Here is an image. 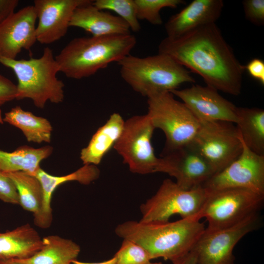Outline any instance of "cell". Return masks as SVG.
I'll return each mask as SVG.
<instances>
[{"mask_svg":"<svg viewBox=\"0 0 264 264\" xmlns=\"http://www.w3.org/2000/svg\"><path fill=\"white\" fill-rule=\"evenodd\" d=\"M158 51L198 74L206 86L234 96L241 93L244 66L237 59L216 23L176 38L166 37L159 44Z\"/></svg>","mask_w":264,"mask_h":264,"instance_id":"1","label":"cell"},{"mask_svg":"<svg viewBox=\"0 0 264 264\" xmlns=\"http://www.w3.org/2000/svg\"><path fill=\"white\" fill-rule=\"evenodd\" d=\"M205 229L196 218L173 222L130 220L117 225L116 234L142 247L152 260L162 258L172 262L190 252Z\"/></svg>","mask_w":264,"mask_h":264,"instance_id":"2","label":"cell"},{"mask_svg":"<svg viewBox=\"0 0 264 264\" xmlns=\"http://www.w3.org/2000/svg\"><path fill=\"white\" fill-rule=\"evenodd\" d=\"M136 39L131 34L80 37L70 41L56 56L60 71L67 77H88L130 54Z\"/></svg>","mask_w":264,"mask_h":264,"instance_id":"3","label":"cell"},{"mask_svg":"<svg viewBox=\"0 0 264 264\" xmlns=\"http://www.w3.org/2000/svg\"><path fill=\"white\" fill-rule=\"evenodd\" d=\"M117 63L123 80L135 92L147 98L171 92L183 83L196 82L187 68L164 54L145 57L129 54Z\"/></svg>","mask_w":264,"mask_h":264,"instance_id":"4","label":"cell"},{"mask_svg":"<svg viewBox=\"0 0 264 264\" xmlns=\"http://www.w3.org/2000/svg\"><path fill=\"white\" fill-rule=\"evenodd\" d=\"M0 64L11 69L16 76V99H30L39 109H43L48 101L55 104L63 101L65 85L57 77L59 67L51 48L45 47L39 58L0 57Z\"/></svg>","mask_w":264,"mask_h":264,"instance_id":"5","label":"cell"},{"mask_svg":"<svg viewBox=\"0 0 264 264\" xmlns=\"http://www.w3.org/2000/svg\"><path fill=\"white\" fill-rule=\"evenodd\" d=\"M147 114L155 129L161 130L166 137L164 150L190 144L198 131V119L182 102L170 92L148 98Z\"/></svg>","mask_w":264,"mask_h":264,"instance_id":"6","label":"cell"},{"mask_svg":"<svg viewBox=\"0 0 264 264\" xmlns=\"http://www.w3.org/2000/svg\"><path fill=\"white\" fill-rule=\"evenodd\" d=\"M206 191L207 197L198 218L206 219L208 226L205 229L208 230L231 227L257 214L264 200V195L245 189Z\"/></svg>","mask_w":264,"mask_h":264,"instance_id":"7","label":"cell"},{"mask_svg":"<svg viewBox=\"0 0 264 264\" xmlns=\"http://www.w3.org/2000/svg\"><path fill=\"white\" fill-rule=\"evenodd\" d=\"M207 195L203 187L187 190L170 179L163 180L156 193L140 207L141 221L167 222L179 215L181 219L198 218Z\"/></svg>","mask_w":264,"mask_h":264,"instance_id":"8","label":"cell"},{"mask_svg":"<svg viewBox=\"0 0 264 264\" xmlns=\"http://www.w3.org/2000/svg\"><path fill=\"white\" fill-rule=\"evenodd\" d=\"M154 129L147 114L134 115L125 121L122 132L113 148L132 173H155L159 158L151 142Z\"/></svg>","mask_w":264,"mask_h":264,"instance_id":"9","label":"cell"},{"mask_svg":"<svg viewBox=\"0 0 264 264\" xmlns=\"http://www.w3.org/2000/svg\"><path fill=\"white\" fill-rule=\"evenodd\" d=\"M199 122V129L190 144L216 174L239 156L242 150V141L236 126L233 123Z\"/></svg>","mask_w":264,"mask_h":264,"instance_id":"10","label":"cell"},{"mask_svg":"<svg viewBox=\"0 0 264 264\" xmlns=\"http://www.w3.org/2000/svg\"><path fill=\"white\" fill-rule=\"evenodd\" d=\"M260 223L257 213L231 227L205 229L192 249L196 254L198 264H234L235 246L244 236L258 229Z\"/></svg>","mask_w":264,"mask_h":264,"instance_id":"11","label":"cell"},{"mask_svg":"<svg viewBox=\"0 0 264 264\" xmlns=\"http://www.w3.org/2000/svg\"><path fill=\"white\" fill-rule=\"evenodd\" d=\"M156 172L174 177L178 185L187 190L202 187L215 174L210 164L190 144L163 150Z\"/></svg>","mask_w":264,"mask_h":264,"instance_id":"12","label":"cell"},{"mask_svg":"<svg viewBox=\"0 0 264 264\" xmlns=\"http://www.w3.org/2000/svg\"><path fill=\"white\" fill-rule=\"evenodd\" d=\"M241 140V154L203 184L207 191L242 188L264 195V155L251 151Z\"/></svg>","mask_w":264,"mask_h":264,"instance_id":"13","label":"cell"},{"mask_svg":"<svg viewBox=\"0 0 264 264\" xmlns=\"http://www.w3.org/2000/svg\"><path fill=\"white\" fill-rule=\"evenodd\" d=\"M171 92L181 99L200 122L221 121L236 124L238 120V107L210 87L193 85Z\"/></svg>","mask_w":264,"mask_h":264,"instance_id":"14","label":"cell"},{"mask_svg":"<svg viewBox=\"0 0 264 264\" xmlns=\"http://www.w3.org/2000/svg\"><path fill=\"white\" fill-rule=\"evenodd\" d=\"M91 0H35L38 25L37 41L42 44L54 43L67 33L73 14L80 6Z\"/></svg>","mask_w":264,"mask_h":264,"instance_id":"15","label":"cell"},{"mask_svg":"<svg viewBox=\"0 0 264 264\" xmlns=\"http://www.w3.org/2000/svg\"><path fill=\"white\" fill-rule=\"evenodd\" d=\"M37 20L33 5H28L0 24V57L16 59L22 49L30 50L37 41Z\"/></svg>","mask_w":264,"mask_h":264,"instance_id":"16","label":"cell"},{"mask_svg":"<svg viewBox=\"0 0 264 264\" xmlns=\"http://www.w3.org/2000/svg\"><path fill=\"white\" fill-rule=\"evenodd\" d=\"M100 171L96 166L84 164L76 171L63 176L51 175L41 167L33 175L39 180L43 190V199L38 213L34 216V224L41 228H47L53 220L51 200L55 189L60 185L69 181H77L88 185L97 180Z\"/></svg>","mask_w":264,"mask_h":264,"instance_id":"17","label":"cell"},{"mask_svg":"<svg viewBox=\"0 0 264 264\" xmlns=\"http://www.w3.org/2000/svg\"><path fill=\"white\" fill-rule=\"evenodd\" d=\"M224 6L222 0H194L165 24L167 37L181 36L202 25L216 23Z\"/></svg>","mask_w":264,"mask_h":264,"instance_id":"18","label":"cell"},{"mask_svg":"<svg viewBox=\"0 0 264 264\" xmlns=\"http://www.w3.org/2000/svg\"><path fill=\"white\" fill-rule=\"evenodd\" d=\"M93 1L75 9L70 26L82 28L93 36L131 34L130 27L124 20L99 9Z\"/></svg>","mask_w":264,"mask_h":264,"instance_id":"19","label":"cell"},{"mask_svg":"<svg viewBox=\"0 0 264 264\" xmlns=\"http://www.w3.org/2000/svg\"><path fill=\"white\" fill-rule=\"evenodd\" d=\"M42 244L43 238L29 223L0 233V261L27 259L37 252Z\"/></svg>","mask_w":264,"mask_h":264,"instance_id":"20","label":"cell"},{"mask_svg":"<svg viewBox=\"0 0 264 264\" xmlns=\"http://www.w3.org/2000/svg\"><path fill=\"white\" fill-rule=\"evenodd\" d=\"M124 123L120 114H112L93 135L88 146L82 149L80 159L83 164L95 166L99 164L120 137Z\"/></svg>","mask_w":264,"mask_h":264,"instance_id":"21","label":"cell"},{"mask_svg":"<svg viewBox=\"0 0 264 264\" xmlns=\"http://www.w3.org/2000/svg\"><path fill=\"white\" fill-rule=\"evenodd\" d=\"M80 251V246L71 240L52 235L43 238L42 246L31 257L17 260L25 264H71Z\"/></svg>","mask_w":264,"mask_h":264,"instance_id":"22","label":"cell"},{"mask_svg":"<svg viewBox=\"0 0 264 264\" xmlns=\"http://www.w3.org/2000/svg\"><path fill=\"white\" fill-rule=\"evenodd\" d=\"M237 114L235 124L242 141L252 152L264 155V110L237 107Z\"/></svg>","mask_w":264,"mask_h":264,"instance_id":"23","label":"cell"},{"mask_svg":"<svg viewBox=\"0 0 264 264\" xmlns=\"http://www.w3.org/2000/svg\"><path fill=\"white\" fill-rule=\"evenodd\" d=\"M53 149L50 146L39 148L22 146L12 152L0 151V171H23L33 175L40 167V162L51 154Z\"/></svg>","mask_w":264,"mask_h":264,"instance_id":"24","label":"cell"},{"mask_svg":"<svg viewBox=\"0 0 264 264\" xmlns=\"http://www.w3.org/2000/svg\"><path fill=\"white\" fill-rule=\"evenodd\" d=\"M3 122L20 129L28 142L49 143L52 127L46 118L37 116L20 106L13 108L4 114Z\"/></svg>","mask_w":264,"mask_h":264,"instance_id":"25","label":"cell"},{"mask_svg":"<svg viewBox=\"0 0 264 264\" xmlns=\"http://www.w3.org/2000/svg\"><path fill=\"white\" fill-rule=\"evenodd\" d=\"M4 173L12 179L16 186L19 204L33 216L36 215L43 199L42 187L38 178L23 171Z\"/></svg>","mask_w":264,"mask_h":264,"instance_id":"26","label":"cell"},{"mask_svg":"<svg viewBox=\"0 0 264 264\" xmlns=\"http://www.w3.org/2000/svg\"><path fill=\"white\" fill-rule=\"evenodd\" d=\"M93 4L101 10H111L117 14L132 31L136 32L140 30L134 0H93Z\"/></svg>","mask_w":264,"mask_h":264,"instance_id":"27","label":"cell"},{"mask_svg":"<svg viewBox=\"0 0 264 264\" xmlns=\"http://www.w3.org/2000/svg\"><path fill=\"white\" fill-rule=\"evenodd\" d=\"M138 20H146L155 25L162 23L160 10L165 7L176 8L183 0H134Z\"/></svg>","mask_w":264,"mask_h":264,"instance_id":"28","label":"cell"},{"mask_svg":"<svg viewBox=\"0 0 264 264\" xmlns=\"http://www.w3.org/2000/svg\"><path fill=\"white\" fill-rule=\"evenodd\" d=\"M116 264H153L149 253L138 244L124 239L113 256Z\"/></svg>","mask_w":264,"mask_h":264,"instance_id":"29","label":"cell"},{"mask_svg":"<svg viewBox=\"0 0 264 264\" xmlns=\"http://www.w3.org/2000/svg\"><path fill=\"white\" fill-rule=\"evenodd\" d=\"M246 19L253 24H264V0H244L242 1Z\"/></svg>","mask_w":264,"mask_h":264,"instance_id":"30","label":"cell"},{"mask_svg":"<svg viewBox=\"0 0 264 264\" xmlns=\"http://www.w3.org/2000/svg\"><path fill=\"white\" fill-rule=\"evenodd\" d=\"M0 200L4 202L19 204L16 186L12 179L4 172L0 171Z\"/></svg>","mask_w":264,"mask_h":264,"instance_id":"31","label":"cell"},{"mask_svg":"<svg viewBox=\"0 0 264 264\" xmlns=\"http://www.w3.org/2000/svg\"><path fill=\"white\" fill-rule=\"evenodd\" d=\"M17 86L10 79L0 74V107L16 99Z\"/></svg>","mask_w":264,"mask_h":264,"instance_id":"32","label":"cell"},{"mask_svg":"<svg viewBox=\"0 0 264 264\" xmlns=\"http://www.w3.org/2000/svg\"><path fill=\"white\" fill-rule=\"evenodd\" d=\"M244 69L252 78L264 85V62L259 58L250 60L244 66Z\"/></svg>","mask_w":264,"mask_h":264,"instance_id":"33","label":"cell"},{"mask_svg":"<svg viewBox=\"0 0 264 264\" xmlns=\"http://www.w3.org/2000/svg\"><path fill=\"white\" fill-rule=\"evenodd\" d=\"M18 3V0H0V24L15 12Z\"/></svg>","mask_w":264,"mask_h":264,"instance_id":"34","label":"cell"},{"mask_svg":"<svg viewBox=\"0 0 264 264\" xmlns=\"http://www.w3.org/2000/svg\"><path fill=\"white\" fill-rule=\"evenodd\" d=\"M173 264H198L196 253L192 250L188 253L172 262Z\"/></svg>","mask_w":264,"mask_h":264,"instance_id":"35","label":"cell"},{"mask_svg":"<svg viewBox=\"0 0 264 264\" xmlns=\"http://www.w3.org/2000/svg\"><path fill=\"white\" fill-rule=\"evenodd\" d=\"M71 264H116V262L115 258L113 257L107 261L99 263H86L75 260L72 262Z\"/></svg>","mask_w":264,"mask_h":264,"instance_id":"36","label":"cell"},{"mask_svg":"<svg viewBox=\"0 0 264 264\" xmlns=\"http://www.w3.org/2000/svg\"><path fill=\"white\" fill-rule=\"evenodd\" d=\"M0 264H25L17 259L0 261Z\"/></svg>","mask_w":264,"mask_h":264,"instance_id":"37","label":"cell"},{"mask_svg":"<svg viewBox=\"0 0 264 264\" xmlns=\"http://www.w3.org/2000/svg\"><path fill=\"white\" fill-rule=\"evenodd\" d=\"M3 117L2 116L1 114V110L0 109V124H3Z\"/></svg>","mask_w":264,"mask_h":264,"instance_id":"38","label":"cell"},{"mask_svg":"<svg viewBox=\"0 0 264 264\" xmlns=\"http://www.w3.org/2000/svg\"><path fill=\"white\" fill-rule=\"evenodd\" d=\"M153 264H162L161 263H153Z\"/></svg>","mask_w":264,"mask_h":264,"instance_id":"39","label":"cell"}]
</instances>
